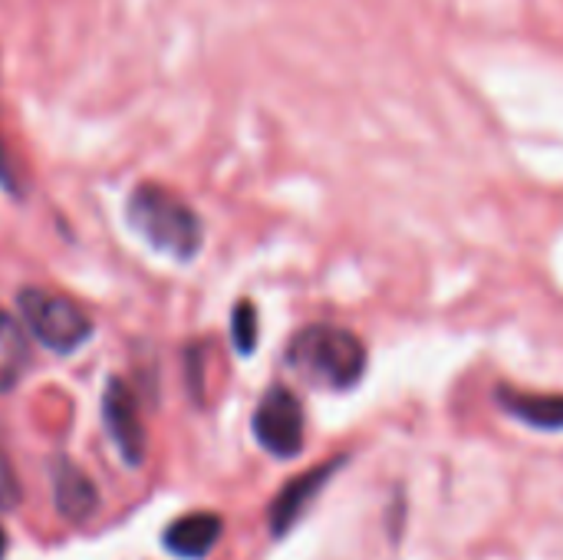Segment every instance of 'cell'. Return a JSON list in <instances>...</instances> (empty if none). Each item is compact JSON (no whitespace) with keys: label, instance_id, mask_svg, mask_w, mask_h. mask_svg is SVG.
<instances>
[{"label":"cell","instance_id":"5b68a950","mask_svg":"<svg viewBox=\"0 0 563 560\" xmlns=\"http://www.w3.org/2000/svg\"><path fill=\"white\" fill-rule=\"evenodd\" d=\"M102 416H106L109 436L119 446L122 459L129 465H139L145 459V429H142V416H139V406H135L132 393L119 380H109V386H106Z\"/></svg>","mask_w":563,"mask_h":560},{"label":"cell","instance_id":"3957f363","mask_svg":"<svg viewBox=\"0 0 563 560\" xmlns=\"http://www.w3.org/2000/svg\"><path fill=\"white\" fill-rule=\"evenodd\" d=\"M16 307L23 314V323L33 330V337L56 353H73L92 333L89 317L73 300H66L59 294L30 287V290H20Z\"/></svg>","mask_w":563,"mask_h":560},{"label":"cell","instance_id":"7a4b0ae2","mask_svg":"<svg viewBox=\"0 0 563 560\" xmlns=\"http://www.w3.org/2000/svg\"><path fill=\"white\" fill-rule=\"evenodd\" d=\"M125 218L148 248L175 261L195 257L205 238L198 215L162 185H139L129 198Z\"/></svg>","mask_w":563,"mask_h":560},{"label":"cell","instance_id":"7c38bea8","mask_svg":"<svg viewBox=\"0 0 563 560\" xmlns=\"http://www.w3.org/2000/svg\"><path fill=\"white\" fill-rule=\"evenodd\" d=\"M16 502H20V485H16V479H13L10 462L0 455V512H10Z\"/></svg>","mask_w":563,"mask_h":560},{"label":"cell","instance_id":"8992f818","mask_svg":"<svg viewBox=\"0 0 563 560\" xmlns=\"http://www.w3.org/2000/svg\"><path fill=\"white\" fill-rule=\"evenodd\" d=\"M343 462H346V459H336V462H327V465H320V469H313V472L294 479V482L271 502V535H274V538H284V535L307 515V508L313 505V498L323 492V485L330 482V475H333Z\"/></svg>","mask_w":563,"mask_h":560},{"label":"cell","instance_id":"4fadbf2b","mask_svg":"<svg viewBox=\"0 0 563 560\" xmlns=\"http://www.w3.org/2000/svg\"><path fill=\"white\" fill-rule=\"evenodd\" d=\"M7 554V535H3V528H0V560Z\"/></svg>","mask_w":563,"mask_h":560},{"label":"cell","instance_id":"277c9868","mask_svg":"<svg viewBox=\"0 0 563 560\" xmlns=\"http://www.w3.org/2000/svg\"><path fill=\"white\" fill-rule=\"evenodd\" d=\"M254 439L277 459H294L303 449V406L290 389L264 393L254 409Z\"/></svg>","mask_w":563,"mask_h":560},{"label":"cell","instance_id":"8fae6325","mask_svg":"<svg viewBox=\"0 0 563 560\" xmlns=\"http://www.w3.org/2000/svg\"><path fill=\"white\" fill-rule=\"evenodd\" d=\"M231 340L238 347V353L251 356L257 347V310L251 300H241L231 314Z\"/></svg>","mask_w":563,"mask_h":560},{"label":"cell","instance_id":"9c48e42d","mask_svg":"<svg viewBox=\"0 0 563 560\" xmlns=\"http://www.w3.org/2000/svg\"><path fill=\"white\" fill-rule=\"evenodd\" d=\"M56 508L73 521H82L96 508V488L76 465H59L56 472Z\"/></svg>","mask_w":563,"mask_h":560},{"label":"cell","instance_id":"30bf717a","mask_svg":"<svg viewBox=\"0 0 563 560\" xmlns=\"http://www.w3.org/2000/svg\"><path fill=\"white\" fill-rule=\"evenodd\" d=\"M30 363V343L10 314H0V389H10Z\"/></svg>","mask_w":563,"mask_h":560},{"label":"cell","instance_id":"ba28073f","mask_svg":"<svg viewBox=\"0 0 563 560\" xmlns=\"http://www.w3.org/2000/svg\"><path fill=\"white\" fill-rule=\"evenodd\" d=\"M498 403L505 413H511L515 419H521L531 429H541V432H561L563 429V396H534V393H518V389L501 386Z\"/></svg>","mask_w":563,"mask_h":560},{"label":"cell","instance_id":"6da1fadb","mask_svg":"<svg viewBox=\"0 0 563 560\" xmlns=\"http://www.w3.org/2000/svg\"><path fill=\"white\" fill-rule=\"evenodd\" d=\"M287 363L310 386L330 389V393H346V389L360 386L369 353L353 330L333 327V323H317V327L300 330L290 340Z\"/></svg>","mask_w":563,"mask_h":560},{"label":"cell","instance_id":"52a82bcc","mask_svg":"<svg viewBox=\"0 0 563 560\" xmlns=\"http://www.w3.org/2000/svg\"><path fill=\"white\" fill-rule=\"evenodd\" d=\"M221 538V518L211 512H195L168 525L165 531V548L175 558L201 560Z\"/></svg>","mask_w":563,"mask_h":560}]
</instances>
